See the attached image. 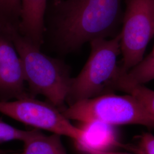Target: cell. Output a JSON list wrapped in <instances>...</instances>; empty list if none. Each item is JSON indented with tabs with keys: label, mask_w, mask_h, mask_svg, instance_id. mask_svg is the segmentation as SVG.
<instances>
[{
	"label": "cell",
	"mask_w": 154,
	"mask_h": 154,
	"mask_svg": "<svg viewBox=\"0 0 154 154\" xmlns=\"http://www.w3.org/2000/svg\"><path fill=\"white\" fill-rule=\"evenodd\" d=\"M53 6L51 35L57 48L67 53L111 35L119 19L121 0H62Z\"/></svg>",
	"instance_id": "6da1fadb"
},
{
	"label": "cell",
	"mask_w": 154,
	"mask_h": 154,
	"mask_svg": "<svg viewBox=\"0 0 154 154\" xmlns=\"http://www.w3.org/2000/svg\"><path fill=\"white\" fill-rule=\"evenodd\" d=\"M10 33L22 62L30 97L42 95L61 111L65 110L72 82L69 68L62 61L44 54L18 30Z\"/></svg>",
	"instance_id": "7a4b0ae2"
},
{
	"label": "cell",
	"mask_w": 154,
	"mask_h": 154,
	"mask_svg": "<svg viewBox=\"0 0 154 154\" xmlns=\"http://www.w3.org/2000/svg\"><path fill=\"white\" fill-rule=\"evenodd\" d=\"M121 34L110 39L91 41V53L81 72L72 78L67 102L70 105L85 99L112 93L119 75L117 59L121 53Z\"/></svg>",
	"instance_id": "3957f363"
},
{
	"label": "cell",
	"mask_w": 154,
	"mask_h": 154,
	"mask_svg": "<svg viewBox=\"0 0 154 154\" xmlns=\"http://www.w3.org/2000/svg\"><path fill=\"white\" fill-rule=\"evenodd\" d=\"M62 113L79 123L98 121L111 126L139 125L154 129V118L131 95L114 93L77 102L67 106Z\"/></svg>",
	"instance_id": "277c9868"
},
{
	"label": "cell",
	"mask_w": 154,
	"mask_h": 154,
	"mask_svg": "<svg viewBox=\"0 0 154 154\" xmlns=\"http://www.w3.org/2000/svg\"><path fill=\"white\" fill-rule=\"evenodd\" d=\"M121 34L125 74L143 59L149 42L154 35V0H128Z\"/></svg>",
	"instance_id": "5b68a950"
},
{
	"label": "cell",
	"mask_w": 154,
	"mask_h": 154,
	"mask_svg": "<svg viewBox=\"0 0 154 154\" xmlns=\"http://www.w3.org/2000/svg\"><path fill=\"white\" fill-rule=\"evenodd\" d=\"M0 112L35 129L65 136L78 142L82 130L73 125L61 110L49 102L28 96L8 101L0 100Z\"/></svg>",
	"instance_id": "8992f818"
},
{
	"label": "cell",
	"mask_w": 154,
	"mask_h": 154,
	"mask_svg": "<svg viewBox=\"0 0 154 154\" xmlns=\"http://www.w3.org/2000/svg\"><path fill=\"white\" fill-rule=\"evenodd\" d=\"M25 85L22 62L11 33L0 29V100L30 96Z\"/></svg>",
	"instance_id": "52a82bcc"
},
{
	"label": "cell",
	"mask_w": 154,
	"mask_h": 154,
	"mask_svg": "<svg viewBox=\"0 0 154 154\" xmlns=\"http://www.w3.org/2000/svg\"><path fill=\"white\" fill-rule=\"evenodd\" d=\"M80 123L78 127L82 130V135L79 140L75 142L79 151L85 149L108 151L117 147L124 149L125 144L119 141L114 126L98 121Z\"/></svg>",
	"instance_id": "ba28073f"
},
{
	"label": "cell",
	"mask_w": 154,
	"mask_h": 154,
	"mask_svg": "<svg viewBox=\"0 0 154 154\" xmlns=\"http://www.w3.org/2000/svg\"><path fill=\"white\" fill-rule=\"evenodd\" d=\"M18 32L33 44L41 48L46 31L45 14L47 0H21Z\"/></svg>",
	"instance_id": "9c48e42d"
},
{
	"label": "cell",
	"mask_w": 154,
	"mask_h": 154,
	"mask_svg": "<svg viewBox=\"0 0 154 154\" xmlns=\"http://www.w3.org/2000/svg\"><path fill=\"white\" fill-rule=\"evenodd\" d=\"M61 136L53 134L46 135L34 129L32 134L23 141V149L13 154H67L61 140Z\"/></svg>",
	"instance_id": "30bf717a"
},
{
	"label": "cell",
	"mask_w": 154,
	"mask_h": 154,
	"mask_svg": "<svg viewBox=\"0 0 154 154\" xmlns=\"http://www.w3.org/2000/svg\"><path fill=\"white\" fill-rule=\"evenodd\" d=\"M154 79V51L130 70L119 74L116 83V90L144 84Z\"/></svg>",
	"instance_id": "8fae6325"
},
{
	"label": "cell",
	"mask_w": 154,
	"mask_h": 154,
	"mask_svg": "<svg viewBox=\"0 0 154 154\" xmlns=\"http://www.w3.org/2000/svg\"><path fill=\"white\" fill-rule=\"evenodd\" d=\"M21 8V0H0V29L18 30Z\"/></svg>",
	"instance_id": "7c38bea8"
},
{
	"label": "cell",
	"mask_w": 154,
	"mask_h": 154,
	"mask_svg": "<svg viewBox=\"0 0 154 154\" xmlns=\"http://www.w3.org/2000/svg\"><path fill=\"white\" fill-rule=\"evenodd\" d=\"M121 91L131 95L144 106L149 113L154 118V91L145 87L138 85L122 88Z\"/></svg>",
	"instance_id": "4fadbf2b"
},
{
	"label": "cell",
	"mask_w": 154,
	"mask_h": 154,
	"mask_svg": "<svg viewBox=\"0 0 154 154\" xmlns=\"http://www.w3.org/2000/svg\"><path fill=\"white\" fill-rule=\"evenodd\" d=\"M124 149L134 154H154V135L144 132L137 137L134 144H125Z\"/></svg>",
	"instance_id": "5bb4252c"
},
{
	"label": "cell",
	"mask_w": 154,
	"mask_h": 154,
	"mask_svg": "<svg viewBox=\"0 0 154 154\" xmlns=\"http://www.w3.org/2000/svg\"><path fill=\"white\" fill-rule=\"evenodd\" d=\"M33 132L18 129L3 121L0 119V144L12 140L25 141Z\"/></svg>",
	"instance_id": "9a60e30c"
},
{
	"label": "cell",
	"mask_w": 154,
	"mask_h": 154,
	"mask_svg": "<svg viewBox=\"0 0 154 154\" xmlns=\"http://www.w3.org/2000/svg\"><path fill=\"white\" fill-rule=\"evenodd\" d=\"M83 153L85 154H130L127 153H123V152H117L112 151H98L92 149H85L81 151Z\"/></svg>",
	"instance_id": "2e32d148"
},
{
	"label": "cell",
	"mask_w": 154,
	"mask_h": 154,
	"mask_svg": "<svg viewBox=\"0 0 154 154\" xmlns=\"http://www.w3.org/2000/svg\"><path fill=\"white\" fill-rule=\"evenodd\" d=\"M62 0H54L53 1V5H56L58 4V3H60Z\"/></svg>",
	"instance_id": "e0dca14e"
},
{
	"label": "cell",
	"mask_w": 154,
	"mask_h": 154,
	"mask_svg": "<svg viewBox=\"0 0 154 154\" xmlns=\"http://www.w3.org/2000/svg\"><path fill=\"white\" fill-rule=\"evenodd\" d=\"M154 50V49H153V50Z\"/></svg>",
	"instance_id": "ac0fdd59"
},
{
	"label": "cell",
	"mask_w": 154,
	"mask_h": 154,
	"mask_svg": "<svg viewBox=\"0 0 154 154\" xmlns=\"http://www.w3.org/2000/svg\"></svg>",
	"instance_id": "d6986e66"
}]
</instances>
